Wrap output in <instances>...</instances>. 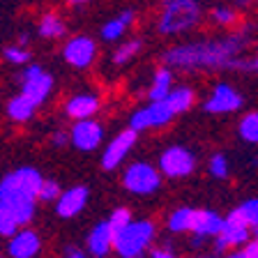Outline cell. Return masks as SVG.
I'll list each match as a JSON object with an SVG mask.
<instances>
[{
  "mask_svg": "<svg viewBox=\"0 0 258 258\" xmlns=\"http://www.w3.org/2000/svg\"><path fill=\"white\" fill-rule=\"evenodd\" d=\"M247 44V32L180 44L164 53V62L180 70H253V60H244L240 55Z\"/></svg>",
  "mask_w": 258,
  "mask_h": 258,
  "instance_id": "6da1fadb",
  "label": "cell"
},
{
  "mask_svg": "<svg viewBox=\"0 0 258 258\" xmlns=\"http://www.w3.org/2000/svg\"><path fill=\"white\" fill-rule=\"evenodd\" d=\"M203 19V7L199 0H177L171 5H164L157 21V30L161 35H180L191 30Z\"/></svg>",
  "mask_w": 258,
  "mask_h": 258,
  "instance_id": "7a4b0ae2",
  "label": "cell"
},
{
  "mask_svg": "<svg viewBox=\"0 0 258 258\" xmlns=\"http://www.w3.org/2000/svg\"><path fill=\"white\" fill-rule=\"evenodd\" d=\"M0 201L14 212L19 226H26L32 221L37 196L28 191V189L19 182V177H16L14 173H10V175H5L0 180Z\"/></svg>",
  "mask_w": 258,
  "mask_h": 258,
  "instance_id": "3957f363",
  "label": "cell"
},
{
  "mask_svg": "<svg viewBox=\"0 0 258 258\" xmlns=\"http://www.w3.org/2000/svg\"><path fill=\"white\" fill-rule=\"evenodd\" d=\"M155 237L152 221H129L115 233V251L122 258H143V251Z\"/></svg>",
  "mask_w": 258,
  "mask_h": 258,
  "instance_id": "277c9868",
  "label": "cell"
},
{
  "mask_svg": "<svg viewBox=\"0 0 258 258\" xmlns=\"http://www.w3.org/2000/svg\"><path fill=\"white\" fill-rule=\"evenodd\" d=\"M124 187L132 194H139V196H148V194H155L161 184V171H157L155 166L145 164V161H136L124 171L122 175Z\"/></svg>",
  "mask_w": 258,
  "mask_h": 258,
  "instance_id": "5b68a950",
  "label": "cell"
},
{
  "mask_svg": "<svg viewBox=\"0 0 258 258\" xmlns=\"http://www.w3.org/2000/svg\"><path fill=\"white\" fill-rule=\"evenodd\" d=\"M19 79H21V86H23L21 92L28 99H32L37 106L42 102H46V97L51 95V88H53V76L46 74L39 64H28Z\"/></svg>",
  "mask_w": 258,
  "mask_h": 258,
  "instance_id": "8992f818",
  "label": "cell"
},
{
  "mask_svg": "<svg viewBox=\"0 0 258 258\" xmlns=\"http://www.w3.org/2000/svg\"><path fill=\"white\" fill-rule=\"evenodd\" d=\"M249 228L251 226L247 224V219L242 217L240 210H233L228 217H224V226H221V233L215 240V249L217 251H224L228 247H240L249 240Z\"/></svg>",
  "mask_w": 258,
  "mask_h": 258,
  "instance_id": "52a82bcc",
  "label": "cell"
},
{
  "mask_svg": "<svg viewBox=\"0 0 258 258\" xmlns=\"http://www.w3.org/2000/svg\"><path fill=\"white\" fill-rule=\"evenodd\" d=\"M173 108L168 106L166 99H159V102H152L150 106L141 108L132 115L129 120V127L136 129V132H143V129H155V127H164L173 120Z\"/></svg>",
  "mask_w": 258,
  "mask_h": 258,
  "instance_id": "ba28073f",
  "label": "cell"
},
{
  "mask_svg": "<svg viewBox=\"0 0 258 258\" xmlns=\"http://www.w3.org/2000/svg\"><path fill=\"white\" fill-rule=\"evenodd\" d=\"M95 55H97V44L92 42L90 37H86V35H76V37H72L62 48L64 62L72 64V67H76V70H86V67H90V64L95 62Z\"/></svg>",
  "mask_w": 258,
  "mask_h": 258,
  "instance_id": "9c48e42d",
  "label": "cell"
},
{
  "mask_svg": "<svg viewBox=\"0 0 258 258\" xmlns=\"http://www.w3.org/2000/svg\"><path fill=\"white\" fill-rule=\"evenodd\" d=\"M196 159L187 148H168L159 157V171L166 177H184L194 171Z\"/></svg>",
  "mask_w": 258,
  "mask_h": 258,
  "instance_id": "30bf717a",
  "label": "cell"
},
{
  "mask_svg": "<svg viewBox=\"0 0 258 258\" xmlns=\"http://www.w3.org/2000/svg\"><path fill=\"white\" fill-rule=\"evenodd\" d=\"M136 136H139V132L129 127V129H124V132H120V134L106 145L104 157H102V166L106 168V171H113V168H118L120 164H122V159L129 155V150L134 148Z\"/></svg>",
  "mask_w": 258,
  "mask_h": 258,
  "instance_id": "8fae6325",
  "label": "cell"
},
{
  "mask_svg": "<svg viewBox=\"0 0 258 258\" xmlns=\"http://www.w3.org/2000/svg\"><path fill=\"white\" fill-rule=\"evenodd\" d=\"M102 139H104L102 124L95 122L92 118L76 120V124L70 132V141L74 143V148H79V150H83V152L95 150L97 145L102 143Z\"/></svg>",
  "mask_w": 258,
  "mask_h": 258,
  "instance_id": "7c38bea8",
  "label": "cell"
},
{
  "mask_svg": "<svg viewBox=\"0 0 258 258\" xmlns=\"http://www.w3.org/2000/svg\"><path fill=\"white\" fill-rule=\"evenodd\" d=\"M242 106V97L235 88H231L228 83H217L212 95L208 97V102L203 104V108L208 113H233Z\"/></svg>",
  "mask_w": 258,
  "mask_h": 258,
  "instance_id": "4fadbf2b",
  "label": "cell"
},
{
  "mask_svg": "<svg viewBox=\"0 0 258 258\" xmlns=\"http://www.w3.org/2000/svg\"><path fill=\"white\" fill-rule=\"evenodd\" d=\"M42 249V240L35 231H16L10 237V244H7V251L12 258H35Z\"/></svg>",
  "mask_w": 258,
  "mask_h": 258,
  "instance_id": "5bb4252c",
  "label": "cell"
},
{
  "mask_svg": "<svg viewBox=\"0 0 258 258\" xmlns=\"http://www.w3.org/2000/svg\"><path fill=\"white\" fill-rule=\"evenodd\" d=\"M115 247V231L108 221H102L92 228V233L88 235V251L95 258H106L111 253V249Z\"/></svg>",
  "mask_w": 258,
  "mask_h": 258,
  "instance_id": "9a60e30c",
  "label": "cell"
},
{
  "mask_svg": "<svg viewBox=\"0 0 258 258\" xmlns=\"http://www.w3.org/2000/svg\"><path fill=\"white\" fill-rule=\"evenodd\" d=\"M88 203V189L86 187H72L67 191H62L55 201V212L64 219H70V217H76L81 210L86 208Z\"/></svg>",
  "mask_w": 258,
  "mask_h": 258,
  "instance_id": "2e32d148",
  "label": "cell"
},
{
  "mask_svg": "<svg viewBox=\"0 0 258 258\" xmlns=\"http://www.w3.org/2000/svg\"><path fill=\"white\" fill-rule=\"evenodd\" d=\"M99 111V99L90 92H83V95H74L64 106V113L70 115L72 120H86L92 118L95 113Z\"/></svg>",
  "mask_w": 258,
  "mask_h": 258,
  "instance_id": "e0dca14e",
  "label": "cell"
},
{
  "mask_svg": "<svg viewBox=\"0 0 258 258\" xmlns=\"http://www.w3.org/2000/svg\"><path fill=\"white\" fill-rule=\"evenodd\" d=\"M221 226H224V219L217 212H212V210H194V221H191L194 233H199L203 237H217L221 233Z\"/></svg>",
  "mask_w": 258,
  "mask_h": 258,
  "instance_id": "ac0fdd59",
  "label": "cell"
},
{
  "mask_svg": "<svg viewBox=\"0 0 258 258\" xmlns=\"http://www.w3.org/2000/svg\"><path fill=\"white\" fill-rule=\"evenodd\" d=\"M136 19V12L134 10H122L115 19H111V21H106L102 26V39L104 42H115V39H120L127 32V28L134 23Z\"/></svg>",
  "mask_w": 258,
  "mask_h": 258,
  "instance_id": "d6986e66",
  "label": "cell"
},
{
  "mask_svg": "<svg viewBox=\"0 0 258 258\" xmlns=\"http://www.w3.org/2000/svg\"><path fill=\"white\" fill-rule=\"evenodd\" d=\"M39 37L44 39H60L67 35V26H64V21L60 19V14H55V12H48V14H44L42 19H39Z\"/></svg>",
  "mask_w": 258,
  "mask_h": 258,
  "instance_id": "ffe728a7",
  "label": "cell"
},
{
  "mask_svg": "<svg viewBox=\"0 0 258 258\" xmlns=\"http://www.w3.org/2000/svg\"><path fill=\"white\" fill-rule=\"evenodd\" d=\"M35 108H37V104L32 102V99H28L21 92V95H16L10 99V104H7V115H10L14 122H26V120L32 118Z\"/></svg>",
  "mask_w": 258,
  "mask_h": 258,
  "instance_id": "44dd1931",
  "label": "cell"
},
{
  "mask_svg": "<svg viewBox=\"0 0 258 258\" xmlns=\"http://www.w3.org/2000/svg\"><path fill=\"white\" fill-rule=\"evenodd\" d=\"M171 83H173V74H171V70H168V64H166V67L157 70L155 79H152V86H150V90H148V97H150L152 102L166 99V95L171 92Z\"/></svg>",
  "mask_w": 258,
  "mask_h": 258,
  "instance_id": "7402d4cb",
  "label": "cell"
},
{
  "mask_svg": "<svg viewBox=\"0 0 258 258\" xmlns=\"http://www.w3.org/2000/svg\"><path fill=\"white\" fill-rule=\"evenodd\" d=\"M166 102H168V106L173 108V113H184V111H189L191 108V104H194V90H189V88H175L173 90L171 88V92L166 95Z\"/></svg>",
  "mask_w": 258,
  "mask_h": 258,
  "instance_id": "603a6c76",
  "label": "cell"
},
{
  "mask_svg": "<svg viewBox=\"0 0 258 258\" xmlns=\"http://www.w3.org/2000/svg\"><path fill=\"white\" fill-rule=\"evenodd\" d=\"M191 221H194L191 208H177L175 212H171V217H168V231H173V233L191 231Z\"/></svg>",
  "mask_w": 258,
  "mask_h": 258,
  "instance_id": "cb8c5ba5",
  "label": "cell"
},
{
  "mask_svg": "<svg viewBox=\"0 0 258 258\" xmlns=\"http://www.w3.org/2000/svg\"><path fill=\"white\" fill-rule=\"evenodd\" d=\"M237 132H240L242 141H247V143H258V111L247 113V115L240 120Z\"/></svg>",
  "mask_w": 258,
  "mask_h": 258,
  "instance_id": "d4e9b609",
  "label": "cell"
},
{
  "mask_svg": "<svg viewBox=\"0 0 258 258\" xmlns=\"http://www.w3.org/2000/svg\"><path fill=\"white\" fill-rule=\"evenodd\" d=\"M16 231H19V221H16L14 212L0 201V235L12 237Z\"/></svg>",
  "mask_w": 258,
  "mask_h": 258,
  "instance_id": "484cf974",
  "label": "cell"
},
{
  "mask_svg": "<svg viewBox=\"0 0 258 258\" xmlns=\"http://www.w3.org/2000/svg\"><path fill=\"white\" fill-rule=\"evenodd\" d=\"M139 51H141V39H129V42H122L118 48H115V53H113V62L124 64L127 60L134 58Z\"/></svg>",
  "mask_w": 258,
  "mask_h": 258,
  "instance_id": "4316f807",
  "label": "cell"
},
{
  "mask_svg": "<svg viewBox=\"0 0 258 258\" xmlns=\"http://www.w3.org/2000/svg\"><path fill=\"white\" fill-rule=\"evenodd\" d=\"M3 55H5V60L12 64H28V60H30V51H28L26 46H21V44L5 46L3 48Z\"/></svg>",
  "mask_w": 258,
  "mask_h": 258,
  "instance_id": "83f0119b",
  "label": "cell"
},
{
  "mask_svg": "<svg viewBox=\"0 0 258 258\" xmlns=\"http://www.w3.org/2000/svg\"><path fill=\"white\" fill-rule=\"evenodd\" d=\"M210 16H212V21L219 23V26H233V23L237 21V12L233 10V7H226V5L212 7Z\"/></svg>",
  "mask_w": 258,
  "mask_h": 258,
  "instance_id": "f1b7e54d",
  "label": "cell"
},
{
  "mask_svg": "<svg viewBox=\"0 0 258 258\" xmlns=\"http://www.w3.org/2000/svg\"><path fill=\"white\" fill-rule=\"evenodd\" d=\"M60 194H62V189H60V184L55 180H44L37 199L44 201V203H53V201H58Z\"/></svg>",
  "mask_w": 258,
  "mask_h": 258,
  "instance_id": "f546056e",
  "label": "cell"
},
{
  "mask_svg": "<svg viewBox=\"0 0 258 258\" xmlns=\"http://www.w3.org/2000/svg\"><path fill=\"white\" fill-rule=\"evenodd\" d=\"M242 212V217L247 219V224L249 226H256L258 224V199H249V201H244V203L237 208Z\"/></svg>",
  "mask_w": 258,
  "mask_h": 258,
  "instance_id": "4dcf8cb0",
  "label": "cell"
},
{
  "mask_svg": "<svg viewBox=\"0 0 258 258\" xmlns=\"http://www.w3.org/2000/svg\"><path fill=\"white\" fill-rule=\"evenodd\" d=\"M132 221V215H129V210L124 208H118V210H113L111 212V219H108V224L113 226V231L118 233L120 228H124V226Z\"/></svg>",
  "mask_w": 258,
  "mask_h": 258,
  "instance_id": "1f68e13d",
  "label": "cell"
},
{
  "mask_svg": "<svg viewBox=\"0 0 258 258\" xmlns=\"http://www.w3.org/2000/svg\"><path fill=\"white\" fill-rule=\"evenodd\" d=\"M210 173L215 177H226L228 175V159L224 155H215L210 159Z\"/></svg>",
  "mask_w": 258,
  "mask_h": 258,
  "instance_id": "d6a6232c",
  "label": "cell"
},
{
  "mask_svg": "<svg viewBox=\"0 0 258 258\" xmlns=\"http://www.w3.org/2000/svg\"><path fill=\"white\" fill-rule=\"evenodd\" d=\"M244 258H258V237H253L251 242H244V249H242Z\"/></svg>",
  "mask_w": 258,
  "mask_h": 258,
  "instance_id": "836d02e7",
  "label": "cell"
},
{
  "mask_svg": "<svg viewBox=\"0 0 258 258\" xmlns=\"http://www.w3.org/2000/svg\"><path fill=\"white\" fill-rule=\"evenodd\" d=\"M150 258H175V256L171 253V249H152Z\"/></svg>",
  "mask_w": 258,
  "mask_h": 258,
  "instance_id": "e575fe53",
  "label": "cell"
},
{
  "mask_svg": "<svg viewBox=\"0 0 258 258\" xmlns=\"http://www.w3.org/2000/svg\"><path fill=\"white\" fill-rule=\"evenodd\" d=\"M67 139H70V136L64 134V132H55L53 134V145H64L67 143Z\"/></svg>",
  "mask_w": 258,
  "mask_h": 258,
  "instance_id": "d590c367",
  "label": "cell"
},
{
  "mask_svg": "<svg viewBox=\"0 0 258 258\" xmlns=\"http://www.w3.org/2000/svg\"><path fill=\"white\" fill-rule=\"evenodd\" d=\"M64 258H86V253L83 251H79V249H70V251H67V256Z\"/></svg>",
  "mask_w": 258,
  "mask_h": 258,
  "instance_id": "8d00e7d4",
  "label": "cell"
},
{
  "mask_svg": "<svg viewBox=\"0 0 258 258\" xmlns=\"http://www.w3.org/2000/svg\"><path fill=\"white\" fill-rule=\"evenodd\" d=\"M235 5H237V7H251L253 0H235Z\"/></svg>",
  "mask_w": 258,
  "mask_h": 258,
  "instance_id": "74e56055",
  "label": "cell"
},
{
  "mask_svg": "<svg viewBox=\"0 0 258 258\" xmlns=\"http://www.w3.org/2000/svg\"><path fill=\"white\" fill-rule=\"evenodd\" d=\"M16 44L26 46V44H28V32H21V35H19V42H16Z\"/></svg>",
  "mask_w": 258,
  "mask_h": 258,
  "instance_id": "f35d334b",
  "label": "cell"
},
{
  "mask_svg": "<svg viewBox=\"0 0 258 258\" xmlns=\"http://www.w3.org/2000/svg\"><path fill=\"white\" fill-rule=\"evenodd\" d=\"M70 5H83V3H88V0H67Z\"/></svg>",
  "mask_w": 258,
  "mask_h": 258,
  "instance_id": "ab89813d",
  "label": "cell"
},
{
  "mask_svg": "<svg viewBox=\"0 0 258 258\" xmlns=\"http://www.w3.org/2000/svg\"><path fill=\"white\" fill-rule=\"evenodd\" d=\"M226 258H244V253H242V251L240 253H231V256H226Z\"/></svg>",
  "mask_w": 258,
  "mask_h": 258,
  "instance_id": "60d3db41",
  "label": "cell"
},
{
  "mask_svg": "<svg viewBox=\"0 0 258 258\" xmlns=\"http://www.w3.org/2000/svg\"><path fill=\"white\" fill-rule=\"evenodd\" d=\"M159 3H161V7H164V5H171V3H177V0H159Z\"/></svg>",
  "mask_w": 258,
  "mask_h": 258,
  "instance_id": "b9f144b4",
  "label": "cell"
},
{
  "mask_svg": "<svg viewBox=\"0 0 258 258\" xmlns=\"http://www.w3.org/2000/svg\"><path fill=\"white\" fill-rule=\"evenodd\" d=\"M251 231H253V237H258V224H256V226H251Z\"/></svg>",
  "mask_w": 258,
  "mask_h": 258,
  "instance_id": "7bdbcfd3",
  "label": "cell"
},
{
  "mask_svg": "<svg viewBox=\"0 0 258 258\" xmlns=\"http://www.w3.org/2000/svg\"><path fill=\"white\" fill-rule=\"evenodd\" d=\"M253 70H258V55H256V60H253Z\"/></svg>",
  "mask_w": 258,
  "mask_h": 258,
  "instance_id": "ee69618b",
  "label": "cell"
},
{
  "mask_svg": "<svg viewBox=\"0 0 258 258\" xmlns=\"http://www.w3.org/2000/svg\"><path fill=\"white\" fill-rule=\"evenodd\" d=\"M253 164H256V166H258V157H256V161H253Z\"/></svg>",
  "mask_w": 258,
  "mask_h": 258,
  "instance_id": "f6af8a7d",
  "label": "cell"
}]
</instances>
